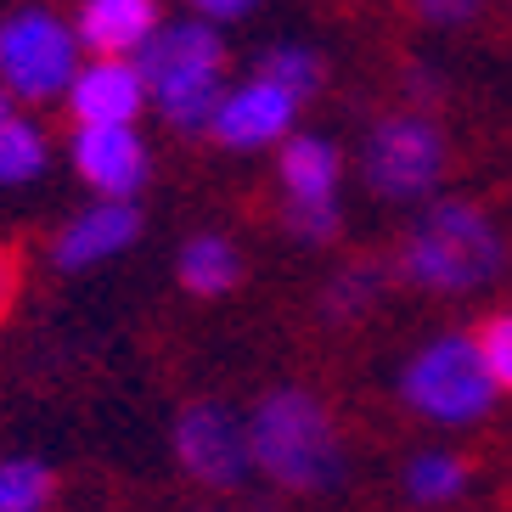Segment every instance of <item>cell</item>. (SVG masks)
Listing matches in <instances>:
<instances>
[{
  "label": "cell",
  "mask_w": 512,
  "mask_h": 512,
  "mask_svg": "<svg viewBox=\"0 0 512 512\" xmlns=\"http://www.w3.org/2000/svg\"><path fill=\"white\" fill-rule=\"evenodd\" d=\"M248 451L265 479L282 490H332L344 473V445L327 406L304 389H276L248 417Z\"/></svg>",
  "instance_id": "cell-1"
},
{
  "label": "cell",
  "mask_w": 512,
  "mask_h": 512,
  "mask_svg": "<svg viewBox=\"0 0 512 512\" xmlns=\"http://www.w3.org/2000/svg\"><path fill=\"white\" fill-rule=\"evenodd\" d=\"M501 231L473 203H434L400 248V276L428 293H473L501 271Z\"/></svg>",
  "instance_id": "cell-2"
},
{
  "label": "cell",
  "mask_w": 512,
  "mask_h": 512,
  "mask_svg": "<svg viewBox=\"0 0 512 512\" xmlns=\"http://www.w3.org/2000/svg\"><path fill=\"white\" fill-rule=\"evenodd\" d=\"M400 394H406L411 411H422V417H434V422H473V417L490 411L496 383L484 372L479 344L462 338V332H445V338H434V344L406 366Z\"/></svg>",
  "instance_id": "cell-3"
},
{
  "label": "cell",
  "mask_w": 512,
  "mask_h": 512,
  "mask_svg": "<svg viewBox=\"0 0 512 512\" xmlns=\"http://www.w3.org/2000/svg\"><path fill=\"white\" fill-rule=\"evenodd\" d=\"M445 175V136L422 113H389L377 119L372 141H366V186L389 203H411V197L434 192Z\"/></svg>",
  "instance_id": "cell-4"
},
{
  "label": "cell",
  "mask_w": 512,
  "mask_h": 512,
  "mask_svg": "<svg viewBox=\"0 0 512 512\" xmlns=\"http://www.w3.org/2000/svg\"><path fill=\"white\" fill-rule=\"evenodd\" d=\"M74 40L79 34L68 23H57L51 12H17L0 23V74L17 96L46 102V96L74 85Z\"/></svg>",
  "instance_id": "cell-5"
},
{
  "label": "cell",
  "mask_w": 512,
  "mask_h": 512,
  "mask_svg": "<svg viewBox=\"0 0 512 512\" xmlns=\"http://www.w3.org/2000/svg\"><path fill=\"white\" fill-rule=\"evenodd\" d=\"M175 456L197 484L209 490H237L254 473V451H248V428L220 406H192L175 422Z\"/></svg>",
  "instance_id": "cell-6"
},
{
  "label": "cell",
  "mask_w": 512,
  "mask_h": 512,
  "mask_svg": "<svg viewBox=\"0 0 512 512\" xmlns=\"http://www.w3.org/2000/svg\"><path fill=\"white\" fill-rule=\"evenodd\" d=\"M293 113H299V96L259 74L254 85L220 96L209 130H214V141H226V147H265V141H276L287 124H293Z\"/></svg>",
  "instance_id": "cell-7"
},
{
  "label": "cell",
  "mask_w": 512,
  "mask_h": 512,
  "mask_svg": "<svg viewBox=\"0 0 512 512\" xmlns=\"http://www.w3.org/2000/svg\"><path fill=\"white\" fill-rule=\"evenodd\" d=\"M74 164H79V175L107 197H130L147 181V147L136 141L130 124H79Z\"/></svg>",
  "instance_id": "cell-8"
},
{
  "label": "cell",
  "mask_w": 512,
  "mask_h": 512,
  "mask_svg": "<svg viewBox=\"0 0 512 512\" xmlns=\"http://www.w3.org/2000/svg\"><path fill=\"white\" fill-rule=\"evenodd\" d=\"M220 34L203 29V23H175V29H152L141 40V79H147V91L158 85H175V79H203V74H220Z\"/></svg>",
  "instance_id": "cell-9"
},
{
  "label": "cell",
  "mask_w": 512,
  "mask_h": 512,
  "mask_svg": "<svg viewBox=\"0 0 512 512\" xmlns=\"http://www.w3.org/2000/svg\"><path fill=\"white\" fill-rule=\"evenodd\" d=\"M141 96H147V79H141L136 62H124V57L91 62L68 85V102H74L79 124H130L141 113Z\"/></svg>",
  "instance_id": "cell-10"
},
{
  "label": "cell",
  "mask_w": 512,
  "mask_h": 512,
  "mask_svg": "<svg viewBox=\"0 0 512 512\" xmlns=\"http://www.w3.org/2000/svg\"><path fill=\"white\" fill-rule=\"evenodd\" d=\"M136 231H141V214L130 209L124 197H107V203L85 209L74 226L62 231L57 265H68V271H85V265H96V259H113V254H124V248L136 242Z\"/></svg>",
  "instance_id": "cell-11"
},
{
  "label": "cell",
  "mask_w": 512,
  "mask_h": 512,
  "mask_svg": "<svg viewBox=\"0 0 512 512\" xmlns=\"http://www.w3.org/2000/svg\"><path fill=\"white\" fill-rule=\"evenodd\" d=\"M158 29V12L152 0H85L79 6V40L102 57H124V51H141V40Z\"/></svg>",
  "instance_id": "cell-12"
},
{
  "label": "cell",
  "mask_w": 512,
  "mask_h": 512,
  "mask_svg": "<svg viewBox=\"0 0 512 512\" xmlns=\"http://www.w3.org/2000/svg\"><path fill=\"white\" fill-rule=\"evenodd\" d=\"M181 282L192 287L197 299H220V293H231L237 287V276H242V259H237V248H231L226 237H192L181 248Z\"/></svg>",
  "instance_id": "cell-13"
},
{
  "label": "cell",
  "mask_w": 512,
  "mask_h": 512,
  "mask_svg": "<svg viewBox=\"0 0 512 512\" xmlns=\"http://www.w3.org/2000/svg\"><path fill=\"white\" fill-rule=\"evenodd\" d=\"M282 186L287 197H332L338 186V152L316 136H299L282 147Z\"/></svg>",
  "instance_id": "cell-14"
},
{
  "label": "cell",
  "mask_w": 512,
  "mask_h": 512,
  "mask_svg": "<svg viewBox=\"0 0 512 512\" xmlns=\"http://www.w3.org/2000/svg\"><path fill=\"white\" fill-rule=\"evenodd\" d=\"M467 490V462H456V456H417V462L406 467V496L411 501H451Z\"/></svg>",
  "instance_id": "cell-15"
},
{
  "label": "cell",
  "mask_w": 512,
  "mask_h": 512,
  "mask_svg": "<svg viewBox=\"0 0 512 512\" xmlns=\"http://www.w3.org/2000/svg\"><path fill=\"white\" fill-rule=\"evenodd\" d=\"M377 293H383V271H372V265H349V271L321 293V310H327L332 321H355V316H366V310L377 304Z\"/></svg>",
  "instance_id": "cell-16"
},
{
  "label": "cell",
  "mask_w": 512,
  "mask_h": 512,
  "mask_svg": "<svg viewBox=\"0 0 512 512\" xmlns=\"http://www.w3.org/2000/svg\"><path fill=\"white\" fill-rule=\"evenodd\" d=\"M40 164H46V147H40V136H34L23 119H0V181L17 186V181H34L40 175Z\"/></svg>",
  "instance_id": "cell-17"
},
{
  "label": "cell",
  "mask_w": 512,
  "mask_h": 512,
  "mask_svg": "<svg viewBox=\"0 0 512 512\" xmlns=\"http://www.w3.org/2000/svg\"><path fill=\"white\" fill-rule=\"evenodd\" d=\"M51 501V467L40 462H0V512H29Z\"/></svg>",
  "instance_id": "cell-18"
},
{
  "label": "cell",
  "mask_w": 512,
  "mask_h": 512,
  "mask_svg": "<svg viewBox=\"0 0 512 512\" xmlns=\"http://www.w3.org/2000/svg\"><path fill=\"white\" fill-rule=\"evenodd\" d=\"M259 74L276 79V85H287V91L299 96H316L321 79H327V68H321L316 51H299V46H282V51H265V62H259Z\"/></svg>",
  "instance_id": "cell-19"
},
{
  "label": "cell",
  "mask_w": 512,
  "mask_h": 512,
  "mask_svg": "<svg viewBox=\"0 0 512 512\" xmlns=\"http://www.w3.org/2000/svg\"><path fill=\"white\" fill-rule=\"evenodd\" d=\"M473 344H479V355H484L490 383L512 394V316H490L479 327V338H473Z\"/></svg>",
  "instance_id": "cell-20"
},
{
  "label": "cell",
  "mask_w": 512,
  "mask_h": 512,
  "mask_svg": "<svg viewBox=\"0 0 512 512\" xmlns=\"http://www.w3.org/2000/svg\"><path fill=\"white\" fill-rule=\"evenodd\" d=\"M287 231L299 242H327L338 231V209H332V197H293V209H287Z\"/></svg>",
  "instance_id": "cell-21"
},
{
  "label": "cell",
  "mask_w": 512,
  "mask_h": 512,
  "mask_svg": "<svg viewBox=\"0 0 512 512\" xmlns=\"http://www.w3.org/2000/svg\"><path fill=\"white\" fill-rule=\"evenodd\" d=\"M479 6L484 0H411V12H417L422 23H434V29H456V23H467Z\"/></svg>",
  "instance_id": "cell-22"
},
{
  "label": "cell",
  "mask_w": 512,
  "mask_h": 512,
  "mask_svg": "<svg viewBox=\"0 0 512 512\" xmlns=\"http://www.w3.org/2000/svg\"><path fill=\"white\" fill-rule=\"evenodd\" d=\"M12 304H17V254L12 242H0V327L12 316Z\"/></svg>",
  "instance_id": "cell-23"
},
{
  "label": "cell",
  "mask_w": 512,
  "mask_h": 512,
  "mask_svg": "<svg viewBox=\"0 0 512 512\" xmlns=\"http://www.w3.org/2000/svg\"><path fill=\"white\" fill-rule=\"evenodd\" d=\"M192 6H197L203 17H242L254 0H192Z\"/></svg>",
  "instance_id": "cell-24"
},
{
  "label": "cell",
  "mask_w": 512,
  "mask_h": 512,
  "mask_svg": "<svg viewBox=\"0 0 512 512\" xmlns=\"http://www.w3.org/2000/svg\"><path fill=\"white\" fill-rule=\"evenodd\" d=\"M6 113H12V107H6V96H0V119H6Z\"/></svg>",
  "instance_id": "cell-25"
}]
</instances>
